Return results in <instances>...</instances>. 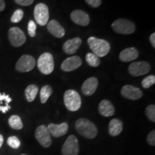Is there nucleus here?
Segmentation results:
<instances>
[{
  "label": "nucleus",
  "mask_w": 155,
  "mask_h": 155,
  "mask_svg": "<svg viewBox=\"0 0 155 155\" xmlns=\"http://www.w3.org/2000/svg\"><path fill=\"white\" fill-rule=\"evenodd\" d=\"M150 42L152 45L153 48H155V33H152L150 35Z\"/></svg>",
  "instance_id": "f704fd0d"
},
{
  "label": "nucleus",
  "mask_w": 155,
  "mask_h": 155,
  "mask_svg": "<svg viewBox=\"0 0 155 155\" xmlns=\"http://www.w3.org/2000/svg\"><path fill=\"white\" fill-rule=\"evenodd\" d=\"M36 61L32 56L29 55H22L16 63V69L19 72L26 73L32 71L35 66Z\"/></svg>",
  "instance_id": "6e6552de"
},
{
  "label": "nucleus",
  "mask_w": 155,
  "mask_h": 155,
  "mask_svg": "<svg viewBox=\"0 0 155 155\" xmlns=\"http://www.w3.org/2000/svg\"><path fill=\"white\" fill-rule=\"evenodd\" d=\"M81 43L82 40L80 38H75L67 40L63 45L64 51L69 55L74 54L81 46Z\"/></svg>",
  "instance_id": "f3484780"
},
{
  "label": "nucleus",
  "mask_w": 155,
  "mask_h": 155,
  "mask_svg": "<svg viewBox=\"0 0 155 155\" xmlns=\"http://www.w3.org/2000/svg\"><path fill=\"white\" fill-rule=\"evenodd\" d=\"M48 130L50 131V135L54 137H61L65 135L68 130V125L65 122L60 124H50L48 127Z\"/></svg>",
  "instance_id": "dca6fc26"
},
{
  "label": "nucleus",
  "mask_w": 155,
  "mask_h": 155,
  "mask_svg": "<svg viewBox=\"0 0 155 155\" xmlns=\"http://www.w3.org/2000/svg\"><path fill=\"white\" fill-rule=\"evenodd\" d=\"M17 4L22 6H29L33 3L34 0H15Z\"/></svg>",
  "instance_id": "72a5a7b5"
},
{
  "label": "nucleus",
  "mask_w": 155,
  "mask_h": 155,
  "mask_svg": "<svg viewBox=\"0 0 155 155\" xmlns=\"http://www.w3.org/2000/svg\"><path fill=\"white\" fill-rule=\"evenodd\" d=\"M8 123L10 127L12 128L13 129H15V130H20L23 127L22 119H20L19 116L13 115L10 116L9 119Z\"/></svg>",
  "instance_id": "b1692460"
},
{
  "label": "nucleus",
  "mask_w": 155,
  "mask_h": 155,
  "mask_svg": "<svg viewBox=\"0 0 155 155\" xmlns=\"http://www.w3.org/2000/svg\"><path fill=\"white\" fill-rule=\"evenodd\" d=\"M98 111L102 116L109 117L114 114L115 108L109 101L103 100L102 101L100 102L99 106H98Z\"/></svg>",
  "instance_id": "aec40b11"
},
{
  "label": "nucleus",
  "mask_w": 155,
  "mask_h": 155,
  "mask_svg": "<svg viewBox=\"0 0 155 155\" xmlns=\"http://www.w3.org/2000/svg\"><path fill=\"white\" fill-rule=\"evenodd\" d=\"M48 30L49 32L56 38H61L65 35V30L56 20L50 21L48 25Z\"/></svg>",
  "instance_id": "6ab92c4d"
},
{
  "label": "nucleus",
  "mask_w": 155,
  "mask_h": 155,
  "mask_svg": "<svg viewBox=\"0 0 155 155\" xmlns=\"http://www.w3.org/2000/svg\"><path fill=\"white\" fill-rule=\"evenodd\" d=\"M88 43L89 47L92 50L93 53L99 58L104 57L107 55L111 49V46L108 42L95 37H90L88 39Z\"/></svg>",
  "instance_id": "f03ea898"
},
{
  "label": "nucleus",
  "mask_w": 155,
  "mask_h": 155,
  "mask_svg": "<svg viewBox=\"0 0 155 155\" xmlns=\"http://www.w3.org/2000/svg\"><path fill=\"white\" fill-rule=\"evenodd\" d=\"M123 130V123L121 120L114 119L110 121L108 125V132L112 137L119 135Z\"/></svg>",
  "instance_id": "412c9836"
},
{
  "label": "nucleus",
  "mask_w": 155,
  "mask_h": 155,
  "mask_svg": "<svg viewBox=\"0 0 155 155\" xmlns=\"http://www.w3.org/2000/svg\"><path fill=\"white\" fill-rule=\"evenodd\" d=\"M38 67L40 71L45 75H49L53 71V57L49 53H45L38 60Z\"/></svg>",
  "instance_id": "20e7f679"
},
{
  "label": "nucleus",
  "mask_w": 155,
  "mask_h": 155,
  "mask_svg": "<svg viewBox=\"0 0 155 155\" xmlns=\"http://www.w3.org/2000/svg\"><path fill=\"white\" fill-rule=\"evenodd\" d=\"M23 15H24V12L22 9H18L13 13V15L11 17V22L13 23H17L19 21H21V19H22Z\"/></svg>",
  "instance_id": "c85d7f7f"
},
{
  "label": "nucleus",
  "mask_w": 155,
  "mask_h": 155,
  "mask_svg": "<svg viewBox=\"0 0 155 155\" xmlns=\"http://www.w3.org/2000/svg\"><path fill=\"white\" fill-rule=\"evenodd\" d=\"M146 115L152 122L155 121V106L150 105L146 108Z\"/></svg>",
  "instance_id": "c756f323"
},
{
  "label": "nucleus",
  "mask_w": 155,
  "mask_h": 155,
  "mask_svg": "<svg viewBox=\"0 0 155 155\" xmlns=\"http://www.w3.org/2000/svg\"><path fill=\"white\" fill-rule=\"evenodd\" d=\"M12 101V98L9 95L5 93H0V111L3 114L7 113L10 109L11 107L9 106V103Z\"/></svg>",
  "instance_id": "4be33fe9"
},
{
  "label": "nucleus",
  "mask_w": 155,
  "mask_h": 155,
  "mask_svg": "<svg viewBox=\"0 0 155 155\" xmlns=\"http://www.w3.org/2000/svg\"><path fill=\"white\" fill-rule=\"evenodd\" d=\"M7 144L13 149H18L20 147L21 143L19 139L17 137L12 136V137H9L8 139H7Z\"/></svg>",
  "instance_id": "bb28decb"
},
{
  "label": "nucleus",
  "mask_w": 155,
  "mask_h": 155,
  "mask_svg": "<svg viewBox=\"0 0 155 155\" xmlns=\"http://www.w3.org/2000/svg\"><path fill=\"white\" fill-rule=\"evenodd\" d=\"M79 152L78 140L75 135H71L62 147L63 155H78Z\"/></svg>",
  "instance_id": "0eeeda50"
},
{
  "label": "nucleus",
  "mask_w": 155,
  "mask_h": 155,
  "mask_svg": "<svg viewBox=\"0 0 155 155\" xmlns=\"http://www.w3.org/2000/svg\"><path fill=\"white\" fill-rule=\"evenodd\" d=\"M86 2L88 5L94 8L98 7L101 4V0H86Z\"/></svg>",
  "instance_id": "473e14b6"
},
{
  "label": "nucleus",
  "mask_w": 155,
  "mask_h": 155,
  "mask_svg": "<svg viewBox=\"0 0 155 155\" xmlns=\"http://www.w3.org/2000/svg\"><path fill=\"white\" fill-rule=\"evenodd\" d=\"M5 8V1L0 0V12H2Z\"/></svg>",
  "instance_id": "c9c22d12"
},
{
  "label": "nucleus",
  "mask_w": 155,
  "mask_h": 155,
  "mask_svg": "<svg viewBox=\"0 0 155 155\" xmlns=\"http://www.w3.org/2000/svg\"><path fill=\"white\" fill-rule=\"evenodd\" d=\"M150 68V65L147 62H134L129 65V72L133 76H141L149 73Z\"/></svg>",
  "instance_id": "9b49d317"
},
{
  "label": "nucleus",
  "mask_w": 155,
  "mask_h": 155,
  "mask_svg": "<svg viewBox=\"0 0 155 155\" xmlns=\"http://www.w3.org/2000/svg\"><path fill=\"white\" fill-rule=\"evenodd\" d=\"M98 85V81L96 78L91 77L89 78L83 83L81 87V91L85 96H91L96 91Z\"/></svg>",
  "instance_id": "2eb2a0df"
},
{
  "label": "nucleus",
  "mask_w": 155,
  "mask_h": 155,
  "mask_svg": "<svg viewBox=\"0 0 155 155\" xmlns=\"http://www.w3.org/2000/svg\"><path fill=\"white\" fill-rule=\"evenodd\" d=\"M78 132L87 139H94L98 134V129L93 122L87 119H79L75 123Z\"/></svg>",
  "instance_id": "f257e3e1"
},
{
  "label": "nucleus",
  "mask_w": 155,
  "mask_h": 155,
  "mask_svg": "<svg viewBox=\"0 0 155 155\" xmlns=\"http://www.w3.org/2000/svg\"><path fill=\"white\" fill-rule=\"evenodd\" d=\"M35 137L39 143L45 148L49 147L52 144L51 135L46 126L41 125L38 127L35 131Z\"/></svg>",
  "instance_id": "9d476101"
},
{
  "label": "nucleus",
  "mask_w": 155,
  "mask_h": 155,
  "mask_svg": "<svg viewBox=\"0 0 155 155\" xmlns=\"http://www.w3.org/2000/svg\"><path fill=\"white\" fill-rule=\"evenodd\" d=\"M87 63L91 67H98L100 65L101 61L99 57L92 53H89L86 56Z\"/></svg>",
  "instance_id": "a878e982"
},
{
  "label": "nucleus",
  "mask_w": 155,
  "mask_h": 155,
  "mask_svg": "<svg viewBox=\"0 0 155 155\" xmlns=\"http://www.w3.org/2000/svg\"><path fill=\"white\" fill-rule=\"evenodd\" d=\"M3 143H4V137H3L2 135L0 134V148L2 147Z\"/></svg>",
  "instance_id": "e433bc0d"
},
{
  "label": "nucleus",
  "mask_w": 155,
  "mask_h": 155,
  "mask_svg": "<svg viewBox=\"0 0 155 155\" xmlns=\"http://www.w3.org/2000/svg\"><path fill=\"white\" fill-rule=\"evenodd\" d=\"M121 95L124 98L130 100H138L142 97V91L137 87L126 85L121 88Z\"/></svg>",
  "instance_id": "f8f14e48"
},
{
  "label": "nucleus",
  "mask_w": 155,
  "mask_h": 155,
  "mask_svg": "<svg viewBox=\"0 0 155 155\" xmlns=\"http://www.w3.org/2000/svg\"><path fill=\"white\" fill-rule=\"evenodd\" d=\"M147 141L151 146L155 145V131L153 130L147 136Z\"/></svg>",
  "instance_id": "2f4dec72"
},
{
  "label": "nucleus",
  "mask_w": 155,
  "mask_h": 155,
  "mask_svg": "<svg viewBox=\"0 0 155 155\" xmlns=\"http://www.w3.org/2000/svg\"><path fill=\"white\" fill-rule=\"evenodd\" d=\"M155 83V76L154 75H149L143 79L141 85L144 88H149L152 85H154Z\"/></svg>",
  "instance_id": "cd10ccee"
},
{
  "label": "nucleus",
  "mask_w": 155,
  "mask_h": 155,
  "mask_svg": "<svg viewBox=\"0 0 155 155\" xmlns=\"http://www.w3.org/2000/svg\"><path fill=\"white\" fill-rule=\"evenodd\" d=\"M64 104L69 111H76L81 106V98L74 90H68L64 94Z\"/></svg>",
  "instance_id": "7ed1b4c3"
},
{
  "label": "nucleus",
  "mask_w": 155,
  "mask_h": 155,
  "mask_svg": "<svg viewBox=\"0 0 155 155\" xmlns=\"http://www.w3.org/2000/svg\"><path fill=\"white\" fill-rule=\"evenodd\" d=\"M35 19L38 25L45 26L49 20V9L48 6L43 3L38 4L34 9Z\"/></svg>",
  "instance_id": "423d86ee"
},
{
  "label": "nucleus",
  "mask_w": 155,
  "mask_h": 155,
  "mask_svg": "<svg viewBox=\"0 0 155 155\" xmlns=\"http://www.w3.org/2000/svg\"><path fill=\"white\" fill-rule=\"evenodd\" d=\"M9 42L14 47H20L26 42V37L22 30L18 28H12L8 32Z\"/></svg>",
  "instance_id": "1a4fd4ad"
},
{
  "label": "nucleus",
  "mask_w": 155,
  "mask_h": 155,
  "mask_svg": "<svg viewBox=\"0 0 155 155\" xmlns=\"http://www.w3.org/2000/svg\"><path fill=\"white\" fill-rule=\"evenodd\" d=\"M138 56V50L134 48H129L122 50L119 55V58L122 62H129L134 61Z\"/></svg>",
  "instance_id": "a211bd4d"
},
{
  "label": "nucleus",
  "mask_w": 155,
  "mask_h": 155,
  "mask_svg": "<svg viewBox=\"0 0 155 155\" xmlns=\"http://www.w3.org/2000/svg\"><path fill=\"white\" fill-rule=\"evenodd\" d=\"M36 24L34 21L30 20L28 23V34L30 35V37L33 38V37L35 36L36 35Z\"/></svg>",
  "instance_id": "7c9ffc66"
},
{
  "label": "nucleus",
  "mask_w": 155,
  "mask_h": 155,
  "mask_svg": "<svg viewBox=\"0 0 155 155\" xmlns=\"http://www.w3.org/2000/svg\"><path fill=\"white\" fill-rule=\"evenodd\" d=\"M53 93V89L50 86H44L40 91V99L42 104H45L46 101L51 96Z\"/></svg>",
  "instance_id": "393cba45"
},
{
  "label": "nucleus",
  "mask_w": 155,
  "mask_h": 155,
  "mask_svg": "<svg viewBox=\"0 0 155 155\" xmlns=\"http://www.w3.org/2000/svg\"><path fill=\"white\" fill-rule=\"evenodd\" d=\"M71 18L73 22L81 26H87L90 22L89 15L80 9L73 11L71 15Z\"/></svg>",
  "instance_id": "4468645a"
},
{
  "label": "nucleus",
  "mask_w": 155,
  "mask_h": 155,
  "mask_svg": "<svg viewBox=\"0 0 155 155\" xmlns=\"http://www.w3.org/2000/svg\"><path fill=\"white\" fill-rule=\"evenodd\" d=\"M112 28L117 33L124 35L132 34L136 30L135 25L125 19H119L114 21L112 24Z\"/></svg>",
  "instance_id": "39448f33"
},
{
  "label": "nucleus",
  "mask_w": 155,
  "mask_h": 155,
  "mask_svg": "<svg viewBox=\"0 0 155 155\" xmlns=\"http://www.w3.org/2000/svg\"><path fill=\"white\" fill-rule=\"evenodd\" d=\"M21 155H27V154H21Z\"/></svg>",
  "instance_id": "4c0bfd02"
},
{
  "label": "nucleus",
  "mask_w": 155,
  "mask_h": 155,
  "mask_svg": "<svg viewBox=\"0 0 155 155\" xmlns=\"http://www.w3.org/2000/svg\"><path fill=\"white\" fill-rule=\"evenodd\" d=\"M38 87L35 85H30L25 89V97L28 102H32L35 99L38 93Z\"/></svg>",
  "instance_id": "5701e85b"
},
{
  "label": "nucleus",
  "mask_w": 155,
  "mask_h": 155,
  "mask_svg": "<svg viewBox=\"0 0 155 155\" xmlns=\"http://www.w3.org/2000/svg\"><path fill=\"white\" fill-rule=\"evenodd\" d=\"M82 64V60L78 56H72L70 57L63 62L61 65V68L65 72H70L74 70H76L81 66Z\"/></svg>",
  "instance_id": "ddd939ff"
}]
</instances>
